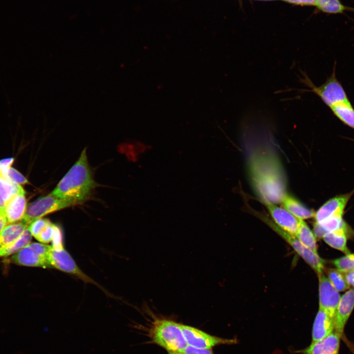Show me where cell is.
<instances>
[{
  "instance_id": "2e32d148",
  "label": "cell",
  "mask_w": 354,
  "mask_h": 354,
  "mask_svg": "<svg viewBox=\"0 0 354 354\" xmlns=\"http://www.w3.org/2000/svg\"><path fill=\"white\" fill-rule=\"evenodd\" d=\"M334 331V320L324 310L319 309L312 327V342L320 341Z\"/></svg>"
},
{
  "instance_id": "484cf974",
  "label": "cell",
  "mask_w": 354,
  "mask_h": 354,
  "mask_svg": "<svg viewBox=\"0 0 354 354\" xmlns=\"http://www.w3.org/2000/svg\"><path fill=\"white\" fill-rule=\"evenodd\" d=\"M336 268L345 272L354 269V253H350L332 261Z\"/></svg>"
},
{
  "instance_id": "9a60e30c",
  "label": "cell",
  "mask_w": 354,
  "mask_h": 354,
  "mask_svg": "<svg viewBox=\"0 0 354 354\" xmlns=\"http://www.w3.org/2000/svg\"><path fill=\"white\" fill-rule=\"evenodd\" d=\"M10 262L20 266L49 268L47 259L35 252L29 244L11 255Z\"/></svg>"
},
{
  "instance_id": "d6a6232c",
  "label": "cell",
  "mask_w": 354,
  "mask_h": 354,
  "mask_svg": "<svg viewBox=\"0 0 354 354\" xmlns=\"http://www.w3.org/2000/svg\"><path fill=\"white\" fill-rule=\"evenodd\" d=\"M14 161L13 158H5L0 160V173L3 175L9 168L12 167Z\"/></svg>"
},
{
  "instance_id": "d590c367",
  "label": "cell",
  "mask_w": 354,
  "mask_h": 354,
  "mask_svg": "<svg viewBox=\"0 0 354 354\" xmlns=\"http://www.w3.org/2000/svg\"><path fill=\"white\" fill-rule=\"evenodd\" d=\"M8 224L7 219L3 212V209L0 211V233Z\"/></svg>"
},
{
  "instance_id": "1f68e13d",
  "label": "cell",
  "mask_w": 354,
  "mask_h": 354,
  "mask_svg": "<svg viewBox=\"0 0 354 354\" xmlns=\"http://www.w3.org/2000/svg\"><path fill=\"white\" fill-rule=\"evenodd\" d=\"M186 354H214L211 349H200L189 345L182 352Z\"/></svg>"
},
{
  "instance_id": "7a4b0ae2",
  "label": "cell",
  "mask_w": 354,
  "mask_h": 354,
  "mask_svg": "<svg viewBox=\"0 0 354 354\" xmlns=\"http://www.w3.org/2000/svg\"><path fill=\"white\" fill-rule=\"evenodd\" d=\"M95 186L85 148L50 194L59 198L73 200L78 204L90 197Z\"/></svg>"
},
{
  "instance_id": "30bf717a",
  "label": "cell",
  "mask_w": 354,
  "mask_h": 354,
  "mask_svg": "<svg viewBox=\"0 0 354 354\" xmlns=\"http://www.w3.org/2000/svg\"><path fill=\"white\" fill-rule=\"evenodd\" d=\"M354 193V190L327 201L315 213V223H321L332 218L343 217L344 209Z\"/></svg>"
},
{
  "instance_id": "ac0fdd59",
  "label": "cell",
  "mask_w": 354,
  "mask_h": 354,
  "mask_svg": "<svg viewBox=\"0 0 354 354\" xmlns=\"http://www.w3.org/2000/svg\"><path fill=\"white\" fill-rule=\"evenodd\" d=\"M29 225L23 221L8 223L0 233V248L5 247L16 240Z\"/></svg>"
},
{
  "instance_id": "5bb4252c",
  "label": "cell",
  "mask_w": 354,
  "mask_h": 354,
  "mask_svg": "<svg viewBox=\"0 0 354 354\" xmlns=\"http://www.w3.org/2000/svg\"><path fill=\"white\" fill-rule=\"evenodd\" d=\"M341 338L334 331L320 341L312 342L308 347L298 352L303 354H338Z\"/></svg>"
},
{
  "instance_id": "8992f818",
  "label": "cell",
  "mask_w": 354,
  "mask_h": 354,
  "mask_svg": "<svg viewBox=\"0 0 354 354\" xmlns=\"http://www.w3.org/2000/svg\"><path fill=\"white\" fill-rule=\"evenodd\" d=\"M263 219L292 247L318 275L323 273L324 261L321 258L318 253L304 246L296 236L284 231L268 218L263 217Z\"/></svg>"
},
{
  "instance_id": "4fadbf2b",
  "label": "cell",
  "mask_w": 354,
  "mask_h": 354,
  "mask_svg": "<svg viewBox=\"0 0 354 354\" xmlns=\"http://www.w3.org/2000/svg\"><path fill=\"white\" fill-rule=\"evenodd\" d=\"M28 205L25 191L22 189L3 206V212L8 224L22 221L25 216Z\"/></svg>"
},
{
  "instance_id": "74e56055",
  "label": "cell",
  "mask_w": 354,
  "mask_h": 354,
  "mask_svg": "<svg viewBox=\"0 0 354 354\" xmlns=\"http://www.w3.org/2000/svg\"><path fill=\"white\" fill-rule=\"evenodd\" d=\"M2 209H3V208H2V206H1V204H0V211L2 210Z\"/></svg>"
},
{
  "instance_id": "7c38bea8",
  "label": "cell",
  "mask_w": 354,
  "mask_h": 354,
  "mask_svg": "<svg viewBox=\"0 0 354 354\" xmlns=\"http://www.w3.org/2000/svg\"><path fill=\"white\" fill-rule=\"evenodd\" d=\"M354 308V288H351L341 296L334 317V332L341 337Z\"/></svg>"
},
{
  "instance_id": "7402d4cb",
  "label": "cell",
  "mask_w": 354,
  "mask_h": 354,
  "mask_svg": "<svg viewBox=\"0 0 354 354\" xmlns=\"http://www.w3.org/2000/svg\"><path fill=\"white\" fill-rule=\"evenodd\" d=\"M23 189L21 185L15 184L0 173V202L3 208L14 196Z\"/></svg>"
},
{
  "instance_id": "ffe728a7",
  "label": "cell",
  "mask_w": 354,
  "mask_h": 354,
  "mask_svg": "<svg viewBox=\"0 0 354 354\" xmlns=\"http://www.w3.org/2000/svg\"><path fill=\"white\" fill-rule=\"evenodd\" d=\"M282 203L286 209L299 219L303 220L314 217L315 213L313 211L287 194Z\"/></svg>"
},
{
  "instance_id": "f546056e",
  "label": "cell",
  "mask_w": 354,
  "mask_h": 354,
  "mask_svg": "<svg viewBox=\"0 0 354 354\" xmlns=\"http://www.w3.org/2000/svg\"><path fill=\"white\" fill-rule=\"evenodd\" d=\"M52 244L51 246L53 248L56 250H61L64 249L62 232L60 228L56 225L52 240Z\"/></svg>"
},
{
  "instance_id": "4316f807",
  "label": "cell",
  "mask_w": 354,
  "mask_h": 354,
  "mask_svg": "<svg viewBox=\"0 0 354 354\" xmlns=\"http://www.w3.org/2000/svg\"><path fill=\"white\" fill-rule=\"evenodd\" d=\"M2 175L12 182L18 185L22 186L29 183L25 176L12 167Z\"/></svg>"
},
{
  "instance_id": "f1b7e54d",
  "label": "cell",
  "mask_w": 354,
  "mask_h": 354,
  "mask_svg": "<svg viewBox=\"0 0 354 354\" xmlns=\"http://www.w3.org/2000/svg\"><path fill=\"white\" fill-rule=\"evenodd\" d=\"M56 225L51 222L40 233L36 238L42 243L47 244L52 241L55 232Z\"/></svg>"
},
{
  "instance_id": "277c9868",
  "label": "cell",
  "mask_w": 354,
  "mask_h": 354,
  "mask_svg": "<svg viewBox=\"0 0 354 354\" xmlns=\"http://www.w3.org/2000/svg\"><path fill=\"white\" fill-rule=\"evenodd\" d=\"M299 79L300 83L309 89H299L298 91L301 93L309 91L314 93L329 108L335 104L349 101L343 87L336 77L335 70L327 80L319 87L314 85L307 75L302 71H301V76L299 77Z\"/></svg>"
},
{
  "instance_id": "4dcf8cb0",
  "label": "cell",
  "mask_w": 354,
  "mask_h": 354,
  "mask_svg": "<svg viewBox=\"0 0 354 354\" xmlns=\"http://www.w3.org/2000/svg\"><path fill=\"white\" fill-rule=\"evenodd\" d=\"M29 245L40 255L46 257L52 248V246L45 243L30 242Z\"/></svg>"
},
{
  "instance_id": "e0dca14e",
  "label": "cell",
  "mask_w": 354,
  "mask_h": 354,
  "mask_svg": "<svg viewBox=\"0 0 354 354\" xmlns=\"http://www.w3.org/2000/svg\"><path fill=\"white\" fill-rule=\"evenodd\" d=\"M347 232L348 227L345 223L338 229L325 234L323 238L325 242L332 248L348 255L351 252L347 245Z\"/></svg>"
},
{
  "instance_id": "d4e9b609",
  "label": "cell",
  "mask_w": 354,
  "mask_h": 354,
  "mask_svg": "<svg viewBox=\"0 0 354 354\" xmlns=\"http://www.w3.org/2000/svg\"><path fill=\"white\" fill-rule=\"evenodd\" d=\"M327 275L330 283L337 291H345L349 289L344 272L337 268H329Z\"/></svg>"
},
{
  "instance_id": "836d02e7",
  "label": "cell",
  "mask_w": 354,
  "mask_h": 354,
  "mask_svg": "<svg viewBox=\"0 0 354 354\" xmlns=\"http://www.w3.org/2000/svg\"><path fill=\"white\" fill-rule=\"evenodd\" d=\"M286 2L301 6H315V0H281Z\"/></svg>"
},
{
  "instance_id": "603a6c76",
  "label": "cell",
  "mask_w": 354,
  "mask_h": 354,
  "mask_svg": "<svg viewBox=\"0 0 354 354\" xmlns=\"http://www.w3.org/2000/svg\"><path fill=\"white\" fill-rule=\"evenodd\" d=\"M295 236L304 246L318 253L316 236L303 220L300 219Z\"/></svg>"
},
{
  "instance_id": "8d00e7d4",
  "label": "cell",
  "mask_w": 354,
  "mask_h": 354,
  "mask_svg": "<svg viewBox=\"0 0 354 354\" xmlns=\"http://www.w3.org/2000/svg\"><path fill=\"white\" fill-rule=\"evenodd\" d=\"M169 354H186L182 352H168Z\"/></svg>"
},
{
  "instance_id": "9c48e42d",
  "label": "cell",
  "mask_w": 354,
  "mask_h": 354,
  "mask_svg": "<svg viewBox=\"0 0 354 354\" xmlns=\"http://www.w3.org/2000/svg\"><path fill=\"white\" fill-rule=\"evenodd\" d=\"M319 308L324 310L334 320L341 295L324 273L318 274Z\"/></svg>"
},
{
  "instance_id": "d6986e66",
  "label": "cell",
  "mask_w": 354,
  "mask_h": 354,
  "mask_svg": "<svg viewBox=\"0 0 354 354\" xmlns=\"http://www.w3.org/2000/svg\"><path fill=\"white\" fill-rule=\"evenodd\" d=\"M329 108L340 121L354 129V108L350 101L335 104Z\"/></svg>"
},
{
  "instance_id": "cb8c5ba5",
  "label": "cell",
  "mask_w": 354,
  "mask_h": 354,
  "mask_svg": "<svg viewBox=\"0 0 354 354\" xmlns=\"http://www.w3.org/2000/svg\"><path fill=\"white\" fill-rule=\"evenodd\" d=\"M315 6L321 11L328 14H340L347 9L340 0H315Z\"/></svg>"
},
{
  "instance_id": "83f0119b",
  "label": "cell",
  "mask_w": 354,
  "mask_h": 354,
  "mask_svg": "<svg viewBox=\"0 0 354 354\" xmlns=\"http://www.w3.org/2000/svg\"><path fill=\"white\" fill-rule=\"evenodd\" d=\"M51 221L43 218L37 219L31 222L29 226L30 232L35 238H36L43 230Z\"/></svg>"
},
{
  "instance_id": "f35d334b",
  "label": "cell",
  "mask_w": 354,
  "mask_h": 354,
  "mask_svg": "<svg viewBox=\"0 0 354 354\" xmlns=\"http://www.w3.org/2000/svg\"><path fill=\"white\" fill-rule=\"evenodd\" d=\"M255 0L271 1V0Z\"/></svg>"
},
{
  "instance_id": "ba28073f",
  "label": "cell",
  "mask_w": 354,
  "mask_h": 354,
  "mask_svg": "<svg viewBox=\"0 0 354 354\" xmlns=\"http://www.w3.org/2000/svg\"><path fill=\"white\" fill-rule=\"evenodd\" d=\"M47 259L50 268H55L71 274L84 282L93 284L102 289L97 283L84 273L78 266L70 255L64 249L56 250L52 247Z\"/></svg>"
},
{
  "instance_id": "3957f363",
  "label": "cell",
  "mask_w": 354,
  "mask_h": 354,
  "mask_svg": "<svg viewBox=\"0 0 354 354\" xmlns=\"http://www.w3.org/2000/svg\"><path fill=\"white\" fill-rule=\"evenodd\" d=\"M149 336L152 342L168 352H183L187 343L180 324L163 318H154Z\"/></svg>"
},
{
  "instance_id": "52a82bcc",
  "label": "cell",
  "mask_w": 354,
  "mask_h": 354,
  "mask_svg": "<svg viewBox=\"0 0 354 354\" xmlns=\"http://www.w3.org/2000/svg\"><path fill=\"white\" fill-rule=\"evenodd\" d=\"M180 327L187 345L195 348L212 349L217 346L233 345L237 342L236 338L219 337L190 325L180 324Z\"/></svg>"
},
{
  "instance_id": "44dd1931",
  "label": "cell",
  "mask_w": 354,
  "mask_h": 354,
  "mask_svg": "<svg viewBox=\"0 0 354 354\" xmlns=\"http://www.w3.org/2000/svg\"><path fill=\"white\" fill-rule=\"evenodd\" d=\"M32 237L28 227L14 242L5 247L0 248V257H8L19 252L31 242Z\"/></svg>"
},
{
  "instance_id": "6da1fadb",
  "label": "cell",
  "mask_w": 354,
  "mask_h": 354,
  "mask_svg": "<svg viewBox=\"0 0 354 354\" xmlns=\"http://www.w3.org/2000/svg\"><path fill=\"white\" fill-rule=\"evenodd\" d=\"M252 185L265 203H281L286 193L285 177L280 162L271 151L256 149L248 159Z\"/></svg>"
},
{
  "instance_id": "8fae6325",
  "label": "cell",
  "mask_w": 354,
  "mask_h": 354,
  "mask_svg": "<svg viewBox=\"0 0 354 354\" xmlns=\"http://www.w3.org/2000/svg\"><path fill=\"white\" fill-rule=\"evenodd\" d=\"M265 204L275 224L284 231L295 236L299 227L300 219L285 208L280 207L270 203Z\"/></svg>"
},
{
  "instance_id": "e575fe53",
  "label": "cell",
  "mask_w": 354,
  "mask_h": 354,
  "mask_svg": "<svg viewBox=\"0 0 354 354\" xmlns=\"http://www.w3.org/2000/svg\"><path fill=\"white\" fill-rule=\"evenodd\" d=\"M349 288H354V269L344 272Z\"/></svg>"
},
{
  "instance_id": "5b68a950",
  "label": "cell",
  "mask_w": 354,
  "mask_h": 354,
  "mask_svg": "<svg viewBox=\"0 0 354 354\" xmlns=\"http://www.w3.org/2000/svg\"><path fill=\"white\" fill-rule=\"evenodd\" d=\"M77 204H78L73 200L59 198L50 193L29 204L25 218L22 221L29 226L37 219Z\"/></svg>"
}]
</instances>
